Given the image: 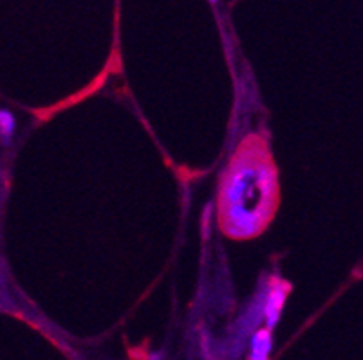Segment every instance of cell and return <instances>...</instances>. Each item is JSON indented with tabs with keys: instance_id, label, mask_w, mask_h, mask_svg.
I'll return each instance as SVG.
<instances>
[{
	"instance_id": "1",
	"label": "cell",
	"mask_w": 363,
	"mask_h": 360,
	"mask_svg": "<svg viewBox=\"0 0 363 360\" xmlns=\"http://www.w3.org/2000/svg\"><path fill=\"white\" fill-rule=\"evenodd\" d=\"M275 170L260 157L240 155L224 177L220 218L228 234L247 238L259 233L273 214Z\"/></svg>"
},
{
	"instance_id": "2",
	"label": "cell",
	"mask_w": 363,
	"mask_h": 360,
	"mask_svg": "<svg viewBox=\"0 0 363 360\" xmlns=\"http://www.w3.org/2000/svg\"><path fill=\"white\" fill-rule=\"evenodd\" d=\"M286 297H288V285H284V283L269 285L266 297V319H264L269 330L275 328L277 323H279L284 303H286Z\"/></svg>"
},
{
	"instance_id": "3",
	"label": "cell",
	"mask_w": 363,
	"mask_h": 360,
	"mask_svg": "<svg viewBox=\"0 0 363 360\" xmlns=\"http://www.w3.org/2000/svg\"><path fill=\"white\" fill-rule=\"evenodd\" d=\"M272 333L269 328L257 330L252 333V341H250V360H267L269 352H272Z\"/></svg>"
},
{
	"instance_id": "4",
	"label": "cell",
	"mask_w": 363,
	"mask_h": 360,
	"mask_svg": "<svg viewBox=\"0 0 363 360\" xmlns=\"http://www.w3.org/2000/svg\"><path fill=\"white\" fill-rule=\"evenodd\" d=\"M0 132H2L4 143H8V139L13 137V132H15V117L8 110L0 112Z\"/></svg>"
},
{
	"instance_id": "5",
	"label": "cell",
	"mask_w": 363,
	"mask_h": 360,
	"mask_svg": "<svg viewBox=\"0 0 363 360\" xmlns=\"http://www.w3.org/2000/svg\"><path fill=\"white\" fill-rule=\"evenodd\" d=\"M210 2H217V0H210Z\"/></svg>"
}]
</instances>
